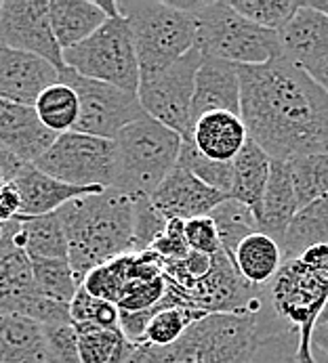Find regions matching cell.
Instances as JSON below:
<instances>
[{"mask_svg":"<svg viewBox=\"0 0 328 363\" xmlns=\"http://www.w3.org/2000/svg\"><path fill=\"white\" fill-rule=\"evenodd\" d=\"M238 72L248 139L278 162L328 154V93L318 80L282 55Z\"/></svg>","mask_w":328,"mask_h":363,"instance_id":"obj_1","label":"cell"},{"mask_svg":"<svg viewBox=\"0 0 328 363\" xmlns=\"http://www.w3.org/2000/svg\"><path fill=\"white\" fill-rule=\"evenodd\" d=\"M133 212L135 200L116 189L78 198L59 210L67 259L80 286L93 269L133 252Z\"/></svg>","mask_w":328,"mask_h":363,"instance_id":"obj_2","label":"cell"},{"mask_svg":"<svg viewBox=\"0 0 328 363\" xmlns=\"http://www.w3.org/2000/svg\"><path fill=\"white\" fill-rule=\"evenodd\" d=\"M259 311L209 313L170 347L135 345L126 363H253L266 340Z\"/></svg>","mask_w":328,"mask_h":363,"instance_id":"obj_3","label":"cell"},{"mask_svg":"<svg viewBox=\"0 0 328 363\" xmlns=\"http://www.w3.org/2000/svg\"><path fill=\"white\" fill-rule=\"evenodd\" d=\"M183 139L158 120L143 116L114 139V177L109 189L133 200L152 198L177 166Z\"/></svg>","mask_w":328,"mask_h":363,"instance_id":"obj_4","label":"cell"},{"mask_svg":"<svg viewBox=\"0 0 328 363\" xmlns=\"http://www.w3.org/2000/svg\"><path fill=\"white\" fill-rule=\"evenodd\" d=\"M263 303L282 332L299 336V362L316 363L312 338L328 303L327 269L310 267L301 259L284 260L263 288Z\"/></svg>","mask_w":328,"mask_h":363,"instance_id":"obj_5","label":"cell"},{"mask_svg":"<svg viewBox=\"0 0 328 363\" xmlns=\"http://www.w3.org/2000/svg\"><path fill=\"white\" fill-rule=\"evenodd\" d=\"M192 15L196 17L194 49L204 57L223 59L234 65H263L282 55L278 32L242 17L229 0H200Z\"/></svg>","mask_w":328,"mask_h":363,"instance_id":"obj_6","label":"cell"},{"mask_svg":"<svg viewBox=\"0 0 328 363\" xmlns=\"http://www.w3.org/2000/svg\"><path fill=\"white\" fill-rule=\"evenodd\" d=\"M118 9L131 28L141 74L175 63L196 45V17L166 0H122Z\"/></svg>","mask_w":328,"mask_h":363,"instance_id":"obj_7","label":"cell"},{"mask_svg":"<svg viewBox=\"0 0 328 363\" xmlns=\"http://www.w3.org/2000/svg\"><path fill=\"white\" fill-rule=\"evenodd\" d=\"M63 63L84 78L108 82L133 93L139 89V59L131 28L122 15L108 19L78 47L63 51Z\"/></svg>","mask_w":328,"mask_h":363,"instance_id":"obj_8","label":"cell"},{"mask_svg":"<svg viewBox=\"0 0 328 363\" xmlns=\"http://www.w3.org/2000/svg\"><path fill=\"white\" fill-rule=\"evenodd\" d=\"M200 63L202 52L192 49L163 69L141 74L139 80L137 95L143 111L168 126L170 130H175L177 135H181V139H192V101Z\"/></svg>","mask_w":328,"mask_h":363,"instance_id":"obj_9","label":"cell"},{"mask_svg":"<svg viewBox=\"0 0 328 363\" xmlns=\"http://www.w3.org/2000/svg\"><path fill=\"white\" fill-rule=\"evenodd\" d=\"M15 220L9 223L0 242V319L23 315L38 323H72L70 305L38 294L28 252L15 242Z\"/></svg>","mask_w":328,"mask_h":363,"instance_id":"obj_10","label":"cell"},{"mask_svg":"<svg viewBox=\"0 0 328 363\" xmlns=\"http://www.w3.org/2000/svg\"><path fill=\"white\" fill-rule=\"evenodd\" d=\"M59 82L67 84L78 95L80 116L74 126L76 133L114 141L124 126L148 116L141 107L139 95L133 91L84 78L70 67L59 72Z\"/></svg>","mask_w":328,"mask_h":363,"instance_id":"obj_11","label":"cell"},{"mask_svg":"<svg viewBox=\"0 0 328 363\" xmlns=\"http://www.w3.org/2000/svg\"><path fill=\"white\" fill-rule=\"evenodd\" d=\"M34 166L74 187L109 189L114 177V141L70 130L59 135Z\"/></svg>","mask_w":328,"mask_h":363,"instance_id":"obj_12","label":"cell"},{"mask_svg":"<svg viewBox=\"0 0 328 363\" xmlns=\"http://www.w3.org/2000/svg\"><path fill=\"white\" fill-rule=\"evenodd\" d=\"M0 45L32 52L61 72L63 51L55 40L49 0H4L0 13Z\"/></svg>","mask_w":328,"mask_h":363,"instance_id":"obj_13","label":"cell"},{"mask_svg":"<svg viewBox=\"0 0 328 363\" xmlns=\"http://www.w3.org/2000/svg\"><path fill=\"white\" fill-rule=\"evenodd\" d=\"M284 59L316 76L328 65V15L303 2L290 23L278 32Z\"/></svg>","mask_w":328,"mask_h":363,"instance_id":"obj_14","label":"cell"},{"mask_svg":"<svg viewBox=\"0 0 328 363\" xmlns=\"http://www.w3.org/2000/svg\"><path fill=\"white\" fill-rule=\"evenodd\" d=\"M55 82H59V69L53 63L38 55L0 45V99L34 107Z\"/></svg>","mask_w":328,"mask_h":363,"instance_id":"obj_15","label":"cell"},{"mask_svg":"<svg viewBox=\"0 0 328 363\" xmlns=\"http://www.w3.org/2000/svg\"><path fill=\"white\" fill-rule=\"evenodd\" d=\"M150 200L166 220H192L198 216H211L227 196L209 187L187 168L177 164Z\"/></svg>","mask_w":328,"mask_h":363,"instance_id":"obj_16","label":"cell"},{"mask_svg":"<svg viewBox=\"0 0 328 363\" xmlns=\"http://www.w3.org/2000/svg\"><path fill=\"white\" fill-rule=\"evenodd\" d=\"M213 111H231L240 116V72L238 65L229 61L202 55L192 101L194 124Z\"/></svg>","mask_w":328,"mask_h":363,"instance_id":"obj_17","label":"cell"},{"mask_svg":"<svg viewBox=\"0 0 328 363\" xmlns=\"http://www.w3.org/2000/svg\"><path fill=\"white\" fill-rule=\"evenodd\" d=\"M57 137L40 122L34 107L0 99V143L23 162L34 164Z\"/></svg>","mask_w":328,"mask_h":363,"instance_id":"obj_18","label":"cell"},{"mask_svg":"<svg viewBox=\"0 0 328 363\" xmlns=\"http://www.w3.org/2000/svg\"><path fill=\"white\" fill-rule=\"evenodd\" d=\"M13 185L21 198L19 216H47L84 196L102 194L106 187H74L61 183L53 177L38 170L34 164H26L23 170L15 177Z\"/></svg>","mask_w":328,"mask_h":363,"instance_id":"obj_19","label":"cell"},{"mask_svg":"<svg viewBox=\"0 0 328 363\" xmlns=\"http://www.w3.org/2000/svg\"><path fill=\"white\" fill-rule=\"evenodd\" d=\"M248 141V130L238 113L213 111L202 116L192 130V143L213 162H234Z\"/></svg>","mask_w":328,"mask_h":363,"instance_id":"obj_20","label":"cell"},{"mask_svg":"<svg viewBox=\"0 0 328 363\" xmlns=\"http://www.w3.org/2000/svg\"><path fill=\"white\" fill-rule=\"evenodd\" d=\"M299 214V202L295 196V185L290 177L288 162L272 160V172L266 187V196L259 210V231L273 238L280 248L286 238L288 227L293 225L295 216Z\"/></svg>","mask_w":328,"mask_h":363,"instance_id":"obj_21","label":"cell"},{"mask_svg":"<svg viewBox=\"0 0 328 363\" xmlns=\"http://www.w3.org/2000/svg\"><path fill=\"white\" fill-rule=\"evenodd\" d=\"M49 9L55 40L61 51L78 47L108 21L95 0H51Z\"/></svg>","mask_w":328,"mask_h":363,"instance_id":"obj_22","label":"cell"},{"mask_svg":"<svg viewBox=\"0 0 328 363\" xmlns=\"http://www.w3.org/2000/svg\"><path fill=\"white\" fill-rule=\"evenodd\" d=\"M270 172H272V157L253 139H248L242 152L234 160V179H231L229 198L248 206L255 212V216H259Z\"/></svg>","mask_w":328,"mask_h":363,"instance_id":"obj_23","label":"cell"},{"mask_svg":"<svg viewBox=\"0 0 328 363\" xmlns=\"http://www.w3.org/2000/svg\"><path fill=\"white\" fill-rule=\"evenodd\" d=\"M0 363H49L43 323L23 315L2 317Z\"/></svg>","mask_w":328,"mask_h":363,"instance_id":"obj_24","label":"cell"},{"mask_svg":"<svg viewBox=\"0 0 328 363\" xmlns=\"http://www.w3.org/2000/svg\"><path fill=\"white\" fill-rule=\"evenodd\" d=\"M15 242L30 259H67V235L59 210L47 216H17Z\"/></svg>","mask_w":328,"mask_h":363,"instance_id":"obj_25","label":"cell"},{"mask_svg":"<svg viewBox=\"0 0 328 363\" xmlns=\"http://www.w3.org/2000/svg\"><path fill=\"white\" fill-rule=\"evenodd\" d=\"M282 262L284 255L280 244L263 231L248 235L234 255V264L244 281L261 290L275 277Z\"/></svg>","mask_w":328,"mask_h":363,"instance_id":"obj_26","label":"cell"},{"mask_svg":"<svg viewBox=\"0 0 328 363\" xmlns=\"http://www.w3.org/2000/svg\"><path fill=\"white\" fill-rule=\"evenodd\" d=\"M78 334L80 363H126L135 345L124 336L120 328H95L74 323Z\"/></svg>","mask_w":328,"mask_h":363,"instance_id":"obj_27","label":"cell"},{"mask_svg":"<svg viewBox=\"0 0 328 363\" xmlns=\"http://www.w3.org/2000/svg\"><path fill=\"white\" fill-rule=\"evenodd\" d=\"M328 244V194L316 204L299 210L282 242L284 260L299 259L307 248Z\"/></svg>","mask_w":328,"mask_h":363,"instance_id":"obj_28","label":"cell"},{"mask_svg":"<svg viewBox=\"0 0 328 363\" xmlns=\"http://www.w3.org/2000/svg\"><path fill=\"white\" fill-rule=\"evenodd\" d=\"M299 210L320 202L328 194V154H307L288 160Z\"/></svg>","mask_w":328,"mask_h":363,"instance_id":"obj_29","label":"cell"},{"mask_svg":"<svg viewBox=\"0 0 328 363\" xmlns=\"http://www.w3.org/2000/svg\"><path fill=\"white\" fill-rule=\"evenodd\" d=\"M34 109L40 118V122L55 133L63 135L74 130L78 116H80V101L74 89H70L63 82L51 84L34 104Z\"/></svg>","mask_w":328,"mask_h":363,"instance_id":"obj_30","label":"cell"},{"mask_svg":"<svg viewBox=\"0 0 328 363\" xmlns=\"http://www.w3.org/2000/svg\"><path fill=\"white\" fill-rule=\"evenodd\" d=\"M211 218L215 220L223 252L231 260H234V255H236L238 246L248 235L259 231V220H257L255 212L248 206L231 200V198H227L223 204H219L211 212Z\"/></svg>","mask_w":328,"mask_h":363,"instance_id":"obj_31","label":"cell"},{"mask_svg":"<svg viewBox=\"0 0 328 363\" xmlns=\"http://www.w3.org/2000/svg\"><path fill=\"white\" fill-rule=\"evenodd\" d=\"M32 260V273H34V284L40 296L72 305L80 281L76 279L72 264L67 259H30Z\"/></svg>","mask_w":328,"mask_h":363,"instance_id":"obj_32","label":"cell"},{"mask_svg":"<svg viewBox=\"0 0 328 363\" xmlns=\"http://www.w3.org/2000/svg\"><path fill=\"white\" fill-rule=\"evenodd\" d=\"M209 313L194 311V309H185V307H168L158 311L143 336L141 345H152V347H170L175 345L192 323H196L198 319L207 317Z\"/></svg>","mask_w":328,"mask_h":363,"instance_id":"obj_33","label":"cell"},{"mask_svg":"<svg viewBox=\"0 0 328 363\" xmlns=\"http://www.w3.org/2000/svg\"><path fill=\"white\" fill-rule=\"evenodd\" d=\"M177 164L187 168L194 177H198L209 187L217 189V191L225 194L229 198L231 179H234V162H213V160L204 157L196 150L192 139H183Z\"/></svg>","mask_w":328,"mask_h":363,"instance_id":"obj_34","label":"cell"},{"mask_svg":"<svg viewBox=\"0 0 328 363\" xmlns=\"http://www.w3.org/2000/svg\"><path fill=\"white\" fill-rule=\"evenodd\" d=\"M229 4L242 17L272 32H282L303 6L295 0H229Z\"/></svg>","mask_w":328,"mask_h":363,"instance_id":"obj_35","label":"cell"},{"mask_svg":"<svg viewBox=\"0 0 328 363\" xmlns=\"http://www.w3.org/2000/svg\"><path fill=\"white\" fill-rule=\"evenodd\" d=\"M72 323H84L95 328H120V309L118 305L91 296L82 286L78 288L70 305Z\"/></svg>","mask_w":328,"mask_h":363,"instance_id":"obj_36","label":"cell"},{"mask_svg":"<svg viewBox=\"0 0 328 363\" xmlns=\"http://www.w3.org/2000/svg\"><path fill=\"white\" fill-rule=\"evenodd\" d=\"M168 220L150 198H137L133 212V252H148L166 229Z\"/></svg>","mask_w":328,"mask_h":363,"instance_id":"obj_37","label":"cell"},{"mask_svg":"<svg viewBox=\"0 0 328 363\" xmlns=\"http://www.w3.org/2000/svg\"><path fill=\"white\" fill-rule=\"evenodd\" d=\"M299 351V336L295 332H282L263 340L255 353L253 363H301L297 357ZM316 363H328V355L314 349Z\"/></svg>","mask_w":328,"mask_h":363,"instance_id":"obj_38","label":"cell"},{"mask_svg":"<svg viewBox=\"0 0 328 363\" xmlns=\"http://www.w3.org/2000/svg\"><path fill=\"white\" fill-rule=\"evenodd\" d=\"M49 363H80L78 334L74 323H43Z\"/></svg>","mask_w":328,"mask_h":363,"instance_id":"obj_39","label":"cell"},{"mask_svg":"<svg viewBox=\"0 0 328 363\" xmlns=\"http://www.w3.org/2000/svg\"><path fill=\"white\" fill-rule=\"evenodd\" d=\"M185 240L192 252L215 257L223 250L215 220L211 216H198V218L185 220Z\"/></svg>","mask_w":328,"mask_h":363,"instance_id":"obj_40","label":"cell"},{"mask_svg":"<svg viewBox=\"0 0 328 363\" xmlns=\"http://www.w3.org/2000/svg\"><path fill=\"white\" fill-rule=\"evenodd\" d=\"M152 252H156L163 260H181L190 257V244L185 240V220L173 218L168 220L164 233L152 246Z\"/></svg>","mask_w":328,"mask_h":363,"instance_id":"obj_41","label":"cell"},{"mask_svg":"<svg viewBox=\"0 0 328 363\" xmlns=\"http://www.w3.org/2000/svg\"><path fill=\"white\" fill-rule=\"evenodd\" d=\"M21 214V198L13 183H4L0 187V223L6 225Z\"/></svg>","mask_w":328,"mask_h":363,"instance_id":"obj_42","label":"cell"},{"mask_svg":"<svg viewBox=\"0 0 328 363\" xmlns=\"http://www.w3.org/2000/svg\"><path fill=\"white\" fill-rule=\"evenodd\" d=\"M26 164H28V162H23L21 157H17L11 150H6V147L0 143V170H2V174H4V179H6V183H13L15 177L23 170Z\"/></svg>","mask_w":328,"mask_h":363,"instance_id":"obj_43","label":"cell"},{"mask_svg":"<svg viewBox=\"0 0 328 363\" xmlns=\"http://www.w3.org/2000/svg\"><path fill=\"white\" fill-rule=\"evenodd\" d=\"M312 347L328 355V323H318L316 325L314 338H312Z\"/></svg>","mask_w":328,"mask_h":363,"instance_id":"obj_44","label":"cell"},{"mask_svg":"<svg viewBox=\"0 0 328 363\" xmlns=\"http://www.w3.org/2000/svg\"><path fill=\"white\" fill-rule=\"evenodd\" d=\"M97 4H99V9L106 13V17L108 19H116V17H120V9H118V2L116 0H95Z\"/></svg>","mask_w":328,"mask_h":363,"instance_id":"obj_45","label":"cell"},{"mask_svg":"<svg viewBox=\"0 0 328 363\" xmlns=\"http://www.w3.org/2000/svg\"><path fill=\"white\" fill-rule=\"evenodd\" d=\"M312 78H314V80H318V84H320V86H322V89L328 93V65L322 69V72H318L316 76H312Z\"/></svg>","mask_w":328,"mask_h":363,"instance_id":"obj_46","label":"cell"},{"mask_svg":"<svg viewBox=\"0 0 328 363\" xmlns=\"http://www.w3.org/2000/svg\"><path fill=\"white\" fill-rule=\"evenodd\" d=\"M312 6H316L318 11H322V13H327L328 15V0H322V2H310Z\"/></svg>","mask_w":328,"mask_h":363,"instance_id":"obj_47","label":"cell"},{"mask_svg":"<svg viewBox=\"0 0 328 363\" xmlns=\"http://www.w3.org/2000/svg\"><path fill=\"white\" fill-rule=\"evenodd\" d=\"M318 323H328V303L327 307H324V311H322V317H320V321Z\"/></svg>","mask_w":328,"mask_h":363,"instance_id":"obj_48","label":"cell"},{"mask_svg":"<svg viewBox=\"0 0 328 363\" xmlns=\"http://www.w3.org/2000/svg\"><path fill=\"white\" fill-rule=\"evenodd\" d=\"M6 227H9V223H6V225H2V223H0V242H2V240H4V235H6Z\"/></svg>","mask_w":328,"mask_h":363,"instance_id":"obj_49","label":"cell"},{"mask_svg":"<svg viewBox=\"0 0 328 363\" xmlns=\"http://www.w3.org/2000/svg\"><path fill=\"white\" fill-rule=\"evenodd\" d=\"M4 183H6V179H4V174H2V170H0V187H2Z\"/></svg>","mask_w":328,"mask_h":363,"instance_id":"obj_50","label":"cell"},{"mask_svg":"<svg viewBox=\"0 0 328 363\" xmlns=\"http://www.w3.org/2000/svg\"><path fill=\"white\" fill-rule=\"evenodd\" d=\"M2 4H4V0H0V13H2Z\"/></svg>","mask_w":328,"mask_h":363,"instance_id":"obj_51","label":"cell"},{"mask_svg":"<svg viewBox=\"0 0 328 363\" xmlns=\"http://www.w3.org/2000/svg\"><path fill=\"white\" fill-rule=\"evenodd\" d=\"M0 332H2V319H0Z\"/></svg>","mask_w":328,"mask_h":363,"instance_id":"obj_52","label":"cell"}]
</instances>
